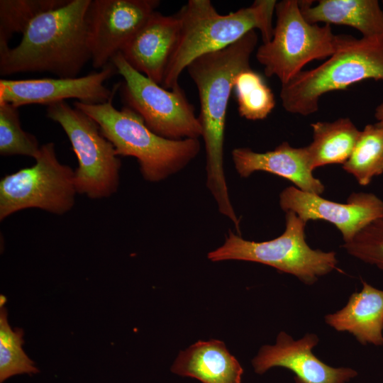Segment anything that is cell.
<instances>
[{
  "mask_svg": "<svg viewBox=\"0 0 383 383\" xmlns=\"http://www.w3.org/2000/svg\"><path fill=\"white\" fill-rule=\"evenodd\" d=\"M368 79L383 80V36L336 35L331 56L282 84V105L289 113L306 116L318 111L319 100L325 94Z\"/></svg>",
  "mask_w": 383,
  "mask_h": 383,
  "instance_id": "cell-5",
  "label": "cell"
},
{
  "mask_svg": "<svg viewBox=\"0 0 383 383\" xmlns=\"http://www.w3.org/2000/svg\"><path fill=\"white\" fill-rule=\"evenodd\" d=\"M91 0H68L36 17L19 44L0 51V74L50 72L77 77L91 60L86 13Z\"/></svg>",
  "mask_w": 383,
  "mask_h": 383,
  "instance_id": "cell-2",
  "label": "cell"
},
{
  "mask_svg": "<svg viewBox=\"0 0 383 383\" xmlns=\"http://www.w3.org/2000/svg\"><path fill=\"white\" fill-rule=\"evenodd\" d=\"M258 37L252 30L230 46L202 55L187 67L198 90V116L206 151V186L219 212L239 228L240 220L232 206L223 167V144L226 112L234 80L250 68V57Z\"/></svg>",
  "mask_w": 383,
  "mask_h": 383,
  "instance_id": "cell-1",
  "label": "cell"
},
{
  "mask_svg": "<svg viewBox=\"0 0 383 383\" xmlns=\"http://www.w3.org/2000/svg\"><path fill=\"white\" fill-rule=\"evenodd\" d=\"M314 333L294 340L282 331L273 345H263L252 361L254 370L262 374L273 367H282L295 374V383H345L357 375L350 368H334L315 356L312 349L318 344Z\"/></svg>",
  "mask_w": 383,
  "mask_h": 383,
  "instance_id": "cell-14",
  "label": "cell"
},
{
  "mask_svg": "<svg viewBox=\"0 0 383 383\" xmlns=\"http://www.w3.org/2000/svg\"><path fill=\"white\" fill-rule=\"evenodd\" d=\"M274 13L272 38L257 48L255 57L267 77L275 76L284 84L309 62L331 56L335 50L336 35L329 24L308 22L297 0L277 2Z\"/></svg>",
  "mask_w": 383,
  "mask_h": 383,
  "instance_id": "cell-7",
  "label": "cell"
},
{
  "mask_svg": "<svg viewBox=\"0 0 383 383\" xmlns=\"http://www.w3.org/2000/svg\"><path fill=\"white\" fill-rule=\"evenodd\" d=\"M179 33L176 14L155 11L120 52L133 69L161 85Z\"/></svg>",
  "mask_w": 383,
  "mask_h": 383,
  "instance_id": "cell-15",
  "label": "cell"
},
{
  "mask_svg": "<svg viewBox=\"0 0 383 383\" xmlns=\"http://www.w3.org/2000/svg\"><path fill=\"white\" fill-rule=\"evenodd\" d=\"M299 1L304 18L312 24L324 23L357 29L362 37L383 36V11L377 0Z\"/></svg>",
  "mask_w": 383,
  "mask_h": 383,
  "instance_id": "cell-19",
  "label": "cell"
},
{
  "mask_svg": "<svg viewBox=\"0 0 383 383\" xmlns=\"http://www.w3.org/2000/svg\"><path fill=\"white\" fill-rule=\"evenodd\" d=\"M343 169L362 186L383 173V126L367 124L360 131L353 150Z\"/></svg>",
  "mask_w": 383,
  "mask_h": 383,
  "instance_id": "cell-21",
  "label": "cell"
},
{
  "mask_svg": "<svg viewBox=\"0 0 383 383\" xmlns=\"http://www.w3.org/2000/svg\"><path fill=\"white\" fill-rule=\"evenodd\" d=\"M171 370L202 383H241L243 372L238 361L218 340H199L181 351Z\"/></svg>",
  "mask_w": 383,
  "mask_h": 383,
  "instance_id": "cell-18",
  "label": "cell"
},
{
  "mask_svg": "<svg viewBox=\"0 0 383 383\" xmlns=\"http://www.w3.org/2000/svg\"><path fill=\"white\" fill-rule=\"evenodd\" d=\"M340 311L326 316V323L338 331H348L362 345H383V291L362 280Z\"/></svg>",
  "mask_w": 383,
  "mask_h": 383,
  "instance_id": "cell-17",
  "label": "cell"
},
{
  "mask_svg": "<svg viewBox=\"0 0 383 383\" xmlns=\"http://www.w3.org/2000/svg\"><path fill=\"white\" fill-rule=\"evenodd\" d=\"M374 118L377 123L383 126V102L375 108Z\"/></svg>",
  "mask_w": 383,
  "mask_h": 383,
  "instance_id": "cell-27",
  "label": "cell"
},
{
  "mask_svg": "<svg viewBox=\"0 0 383 383\" xmlns=\"http://www.w3.org/2000/svg\"><path fill=\"white\" fill-rule=\"evenodd\" d=\"M68 0H1L0 51L7 48L15 33H23L39 15L59 8Z\"/></svg>",
  "mask_w": 383,
  "mask_h": 383,
  "instance_id": "cell-24",
  "label": "cell"
},
{
  "mask_svg": "<svg viewBox=\"0 0 383 383\" xmlns=\"http://www.w3.org/2000/svg\"><path fill=\"white\" fill-rule=\"evenodd\" d=\"M6 298L0 296V382L22 374H36L39 372L35 362L22 348L23 331L13 330L8 321V313L4 307Z\"/></svg>",
  "mask_w": 383,
  "mask_h": 383,
  "instance_id": "cell-23",
  "label": "cell"
},
{
  "mask_svg": "<svg viewBox=\"0 0 383 383\" xmlns=\"http://www.w3.org/2000/svg\"><path fill=\"white\" fill-rule=\"evenodd\" d=\"M46 115L62 128L77 156V193L94 199L115 193L119 184L121 162L112 143L101 133L98 123L65 101L47 106Z\"/></svg>",
  "mask_w": 383,
  "mask_h": 383,
  "instance_id": "cell-8",
  "label": "cell"
},
{
  "mask_svg": "<svg viewBox=\"0 0 383 383\" xmlns=\"http://www.w3.org/2000/svg\"><path fill=\"white\" fill-rule=\"evenodd\" d=\"M343 247L352 256L383 270V218L368 224Z\"/></svg>",
  "mask_w": 383,
  "mask_h": 383,
  "instance_id": "cell-26",
  "label": "cell"
},
{
  "mask_svg": "<svg viewBox=\"0 0 383 383\" xmlns=\"http://www.w3.org/2000/svg\"><path fill=\"white\" fill-rule=\"evenodd\" d=\"M113 96L106 102L74 106L99 125L102 135L113 145L117 155L137 159L143 178L150 182L164 180L184 169L199 153V139L171 140L152 132L132 109H116Z\"/></svg>",
  "mask_w": 383,
  "mask_h": 383,
  "instance_id": "cell-4",
  "label": "cell"
},
{
  "mask_svg": "<svg viewBox=\"0 0 383 383\" xmlns=\"http://www.w3.org/2000/svg\"><path fill=\"white\" fill-rule=\"evenodd\" d=\"M76 193L74 171L59 162L53 143H45L33 166L1 179L0 220L28 208L65 213L72 208Z\"/></svg>",
  "mask_w": 383,
  "mask_h": 383,
  "instance_id": "cell-10",
  "label": "cell"
},
{
  "mask_svg": "<svg viewBox=\"0 0 383 383\" xmlns=\"http://www.w3.org/2000/svg\"><path fill=\"white\" fill-rule=\"evenodd\" d=\"M235 169L241 177L262 171L283 177L304 192L320 195L324 192L323 183L313 175L306 148H294L283 142L274 150L256 152L248 148L232 151Z\"/></svg>",
  "mask_w": 383,
  "mask_h": 383,
  "instance_id": "cell-16",
  "label": "cell"
},
{
  "mask_svg": "<svg viewBox=\"0 0 383 383\" xmlns=\"http://www.w3.org/2000/svg\"><path fill=\"white\" fill-rule=\"evenodd\" d=\"M277 2L256 0L248 7L222 15L209 0L188 1L176 13L179 37L161 86L169 90L179 87L180 75L192 61L230 46L252 30L260 31L262 43L269 42Z\"/></svg>",
  "mask_w": 383,
  "mask_h": 383,
  "instance_id": "cell-3",
  "label": "cell"
},
{
  "mask_svg": "<svg viewBox=\"0 0 383 383\" xmlns=\"http://www.w3.org/2000/svg\"><path fill=\"white\" fill-rule=\"evenodd\" d=\"M313 141L306 146L310 166L315 169L331 164H343L350 157L360 133L349 118L311 124Z\"/></svg>",
  "mask_w": 383,
  "mask_h": 383,
  "instance_id": "cell-20",
  "label": "cell"
},
{
  "mask_svg": "<svg viewBox=\"0 0 383 383\" xmlns=\"http://www.w3.org/2000/svg\"><path fill=\"white\" fill-rule=\"evenodd\" d=\"M306 223L293 211L286 212V228L279 237L263 242L245 240L228 231L224 243L208 253L213 262L244 260L262 263L291 274L306 284L336 268L335 252L311 248L305 240Z\"/></svg>",
  "mask_w": 383,
  "mask_h": 383,
  "instance_id": "cell-6",
  "label": "cell"
},
{
  "mask_svg": "<svg viewBox=\"0 0 383 383\" xmlns=\"http://www.w3.org/2000/svg\"><path fill=\"white\" fill-rule=\"evenodd\" d=\"M279 205L306 223L309 220L331 223L341 232L345 243L372 221L383 218V201L371 193H353L346 203L340 204L290 186L280 193Z\"/></svg>",
  "mask_w": 383,
  "mask_h": 383,
  "instance_id": "cell-13",
  "label": "cell"
},
{
  "mask_svg": "<svg viewBox=\"0 0 383 383\" xmlns=\"http://www.w3.org/2000/svg\"><path fill=\"white\" fill-rule=\"evenodd\" d=\"M117 72L109 62L99 72L81 77L0 79V104L8 103L18 108L28 104L50 105L67 99L85 104L106 102L115 95L120 84L112 90L104 82Z\"/></svg>",
  "mask_w": 383,
  "mask_h": 383,
  "instance_id": "cell-12",
  "label": "cell"
},
{
  "mask_svg": "<svg viewBox=\"0 0 383 383\" xmlns=\"http://www.w3.org/2000/svg\"><path fill=\"white\" fill-rule=\"evenodd\" d=\"M159 4L157 0H91L85 21L94 68L111 62Z\"/></svg>",
  "mask_w": 383,
  "mask_h": 383,
  "instance_id": "cell-11",
  "label": "cell"
},
{
  "mask_svg": "<svg viewBox=\"0 0 383 383\" xmlns=\"http://www.w3.org/2000/svg\"><path fill=\"white\" fill-rule=\"evenodd\" d=\"M40 151L37 138L22 129L18 108L8 103L0 104L1 155H20L35 160Z\"/></svg>",
  "mask_w": 383,
  "mask_h": 383,
  "instance_id": "cell-25",
  "label": "cell"
},
{
  "mask_svg": "<svg viewBox=\"0 0 383 383\" xmlns=\"http://www.w3.org/2000/svg\"><path fill=\"white\" fill-rule=\"evenodd\" d=\"M111 62L123 78L119 88L125 106L138 114L152 132L171 140L201 136L199 118L181 87L164 88L133 69L120 52Z\"/></svg>",
  "mask_w": 383,
  "mask_h": 383,
  "instance_id": "cell-9",
  "label": "cell"
},
{
  "mask_svg": "<svg viewBox=\"0 0 383 383\" xmlns=\"http://www.w3.org/2000/svg\"><path fill=\"white\" fill-rule=\"evenodd\" d=\"M233 91L239 115L248 120L265 119L275 106L272 89L262 76L251 68L240 72L236 76Z\"/></svg>",
  "mask_w": 383,
  "mask_h": 383,
  "instance_id": "cell-22",
  "label": "cell"
}]
</instances>
